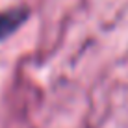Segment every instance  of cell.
<instances>
[{"label": "cell", "instance_id": "1", "mask_svg": "<svg viewBox=\"0 0 128 128\" xmlns=\"http://www.w3.org/2000/svg\"><path fill=\"white\" fill-rule=\"evenodd\" d=\"M28 15H30L28 8H13V10L0 13V41L15 34L19 26L28 19Z\"/></svg>", "mask_w": 128, "mask_h": 128}]
</instances>
